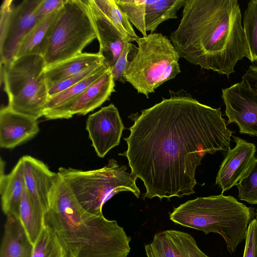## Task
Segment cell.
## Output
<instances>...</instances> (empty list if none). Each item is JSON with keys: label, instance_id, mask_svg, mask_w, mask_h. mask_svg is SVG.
<instances>
[{"label": "cell", "instance_id": "d4e9b609", "mask_svg": "<svg viewBox=\"0 0 257 257\" xmlns=\"http://www.w3.org/2000/svg\"><path fill=\"white\" fill-rule=\"evenodd\" d=\"M32 257H70L56 232L47 225L33 244Z\"/></svg>", "mask_w": 257, "mask_h": 257}, {"label": "cell", "instance_id": "3957f363", "mask_svg": "<svg viewBox=\"0 0 257 257\" xmlns=\"http://www.w3.org/2000/svg\"><path fill=\"white\" fill-rule=\"evenodd\" d=\"M44 221L70 257H127L130 252L131 238L123 227L86 211L58 173Z\"/></svg>", "mask_w": 257, "mask_h": 257}, {"label": "cell", "instance_id": "9a60e30c", "mask_svg": "<svg viewBox=\"0 0 257 257\" xmlns=\"http://www.w3.org/2000/svg\"><path fill=\"white\" fill-rule=\"evenodd\" d=\"M145 250L147 257H209L199 248L192 235L174 229L155 234Z\"/></svg>", "mask_w": 257, "mask_h": 257}, {"label": "cell", "instance_id": "5bb4252c", "mask_svg": "<svg viewBox=\"0 0 257 257\" xmlns=\"http://www.w3.org/2000/svg\"><path fill=\"white\" fill-rule=\"evenodd\" d=\"M26 189L39 210L44 215L49 208L51 194L58 173L52 172L42 161L30 156L21 158Z\"/></svg>", "mask_w": 257, "mask_h": 257}, {"label": "cell", "instance_id": "836d02e7", "mask_svg": "<svg viewBox=\"0 0 257 257\" xmlns=\"http://www.w3.org/2000/svg\"><path fill=\"white\" fill-rule=\"evenodd\" d=\"M180 72L181 70L178 61H172L166 67L162 75L157 82L155 89H157L165 82L175 78Z\"/></svg>", "mask_w": 257, "mask_h": 257}, {"label": "cell", "instance_id": "83f0119b", "mask_svg": "<svg viewBox=\"0 0 257 257\" xmlns=\"http://www.w3.org/2000/svg\"><path fill=\"white\" fill-rule=\"evenodd\" d=\"M129 22L143 35L147 36L145 25L146 0H115Z\"/></svg>", "mask_w": 257, "mask_h": 257}, {"label": "cell", "instance_id": "ac0fdd59", "mask_svg": "<svg viewBox=\"0 0 257 257\" xmlns=\"http://www.w3.org/2000/svg\"><path fill=\"white\" fill-rule=\"evenodd\" d=\"M1 169L0 193L2 208L7 216L19 218V206L26 188L22 159L20 158L12 171L4 174Z\"/></svg>", "mask_w": 257, "mask_h": 257}, {"label": "cell", "instance_id": "cb8c5ba5", "mask_svg": "<svg viewBox=\"0 0 257 257\" xmlns=\"http://www.w3.org/2000/svg\"><path fill=\"white\" fill-rule=\"evenodd\" d=\"M109 68L104 64L98 71L91 75L64 90L48 98L45 106L44 113L62 107L73 101L88 87L101 77Z\"/></svg>", "mask_w": 257, "mask_h": 257}, {"label": "cell", "instance_id": "f1b7e54d", "mask_svg": "<svg viewBox=\"0 0 257 257\" xmlns=\"http://www.w3.org/2000/svg\"><path fill=\"white\" fill-rule=\"evenodd\" d=\"M236 186L240 200L251 204H257V157Z\"/></svg>", "mask_w": 257, "mask_h": 257}, {"label": "cell", "instance_id": "8fae6325", "mask_svg": "<svg viewBox=\"0 0 257 257\" xmlns=\"http://www.w3.org/2000/svg\"><path fill=\"white\" fill-rule=\"evenodd\" d=\"M124 128L118 110L112 103L90 114L86 121L89 138L100 158L119 145Z\"/></svg>", "mask_w": 257, "mask_h": 257}, {"label": "cell", "instance_id": "7c38bea8", "mask_svg": "<svg viewBox=\"0 0 257 257\" xmlns=\"http://www.w3.org/2000/svg\"><path fill=\"white\" fill-rule=\"evenodd\" d=\"M115 81L110 68L69 103L44 113L47 119H68L75 114L86 115L109 99L115 92Z\"/></svg>", "mask_w": 257, "mask_h": 257}, {"label": "cell", "instance_id": "ffe728a7", "mask_svg": "<svg viewBox=\"0 0 257 257\" xmlns=\"http://www.w3.org/2000/svg\"><path fill=\"white\" fill-rule=\"evenodd\" d=\"M0 248V257H32L31 242L19 219L7 216Z\"/></svg>", "mask_w": 257, "mask_h": 257}, {"label": "cell", "instance_id": "6da1fadb", "mask_svg": "<svg viewBox=\"0 0 257 257\" xmlns=\"http://www.w3.org/2000/svg\"><path fill=\"white\" fill-rule=\"evenodd\" d=\"M128 116L125 138L131 173L143 181V199L183 197L195 193L197 167L207 154L227 151L233 132L220 108L200 103L184 89Z\"/></svg>", "mask_w": 257, "mask_h": 257}, {"label": "cell", "instance_id": "1f68e13d", "mask_svg": "<svg viewBox=\"0 0 257 257\" xmlns=\"http://www.w3.org/2000/svg\"><path fill=\"white\" fill-rule=\"evenodd\" d=\"M243 257H257V219L253 218L248 225Z\"/></svg>", "mask_w": 257, "mask_h": 257}, {"label": "cell", "instance_id": "d6986e66", "mask_svg": "<svg viewBox=\"0 0 257 257\" xmlns=\"http://www.w3.org/2000/svg\"><path fill=\"white\" fill-rule=\"evenodd\" d=\"M101 61H104V58L98 52L81 53L68 59L46 66L44 76L48 90L59 82Z\"/></svg>", "mask_w": 257, "mask_h": 257}, {"label": "cell", "instance_id": "ba28073f", "mask_svg": "<svg viewBox=\"0 0 257 257\" xmlns=\"http://www.w3.org/2000/svg\"><path fill=\"white\" fill-rule=\"evenodd\" d=\"M138 46L129 62L123 78L139 93L149 98L167 65L178 61L180 56L170 40L161 33H154L135 41Z\"/></svg>", "mask_w": 257, "mask_h": 257}, {"label": "cell", "instance_id": "30bf717a", "mask_svg": "<svg viewBox=\"0 0 257 257\" xmlns=\"http://www.w3.org/2000/svg\"><path fill=\"white\" fill-rule=\"evenodd\" d=\"M227 123H235L241 134L257 137V92L242 81L222 89Z\"/></svg>", "mask_w": 257, "mask_h": 257}, {"label": "cell", "instance_id": "4dcf8cb0", "mask_svg": "<svg viewBox=\"0 0 257 257\" xmlns=\"http://www.w3.org/2000/svg\"><path fill=\"white\" fill-rule=\"evenodd\" d=\"M133 45L130 42L124 43L123 50L113 67L110 69L114 81L124 83V72L129 63L128 56L133 48Z\"/></svg>", "mask_w": 257, "mask_h": 257}, {"label": "cell", "instance_id": "2e32d148", "mask_svg": "<svg viewBox=\"0 0 257 257\" xmlns=\"http://www.w3.org/2000/svg\"><path fill=\"white\" fill-rule=\"evenodd\" d=\"M99 44L98 53L110 69L119 57L125 42L130 40L97 8L93 0H86Z\"/></svg>", "mask_w": 257, "mask_h": 257}, {"label": "cell", "instance_id": "44dd1931", "mask_svg": "<svg viewBox=\"0 0 257 257\" xmlns=\"http://www.w3.org/2000/svg\"><path fill=\"white\" fill-rule=\"evenodd\" d=\"M58 11L39 21L20 43L15 58L29 55L43 57L49 32Z\"/></svg>", "mask_w": 257, "mask_h": 257}, {"label": "cell", "instance_id": "7402d4cb", "mask_svg": "<svg viewBox=\"0 0 257 257\" xmlns=\"http://www.w3.org/2000/svg\"><path fill=\"white\" fill-rule=\"evenodd\" d=\"M185 0H146V31L154 33L158 26L170 19L177 18V12Z\"/></svg>", "mask_w": 257, "mask_h": 257}, {"label": "cell", "instance_id": "4fadbf2b", "mask_svg": "<svg viewBox=\"0 0 257 257\" xmlns=\"http://www.w3.org/2000/svg\"><path fill=\"white\" fill-rule=\"evenodd\" d=\"M235 146L226 151L216 178V184L225 192L239 182L255 158L256 148L253 143L232 136Z\"/></svg>", "mask_w": 257, "mask_h": 257}, {"label": "cell", "instance_id": "603a6c76", "mask_svg": "<svg viewBox=\"0 0 257 257\" xmlns=\"http://www.w3.org/2000/svg\"><path fill=\"white\" fill-rule=\"evenodd\" d=\"M44 216L25 188L19 206V219L33 244L35 243L45 225Z\"/></svg>", "mask_w": 257, "mask_h": 257}, {"label": "cell", "instance_id": "f546056e", "mask_svg": "<svg viewBox=\"0 0 257 257\" xmlns=\"http://www.w3.org/2000/svg\"><path fill=\"white\" fill-rule=\"evenodd\" d=\"M104 64L103 61L97 62L82 72L54 85L48 90V98L64 90L91 75L98 71Z\"/></svg>", "mask_w": 257, "mask_h": 257}, {"label": "cell", "instance_id": "4316f807", "mask_svg": "<svg viewBox=\"0 0 257 257\" xmlns=\"http://www.w3.org/2000/svg\"><path fill=\"white\" fill-rule=\"evenodd\" d=\"M242 27L250 61H257V0L250 1L242 17Z\"/></svg>", "mask_w": 257, "mask_h": 257}, {"label": "cell", "instance_id": "7a4b0ae2", "mask_svg": "<svg viewBox=\"0 0 257 257\" xmlns=\"http://www.w3.org/2000/svg\"><path fill=\"white\" fill-rule=\"evenodd\" d=\"M182 18L170 35L180 58L227 77L237 62L250 60L237 0H185Z\"/></svg>", "mask_w": 257, "mask_h": 257}, {"label": "cell", "instance_id": "e575fe53", "mask_svg": "<svg viewBox=\"0 0 257 257\" xmlns=\"http://www.w3.org/2000/svg\"><path fill=\"white\" fill-rule=\"evenodd\" d=\"M241 81L251 90L257 92V65H250L242 76Z\"/></svg>", "mask_w": 257, "mask_h": 257}, {"label": "cell", "instance_id": "277c9868", "mask_svg": "<svg viewBox=\"0 0 257 257\" xmlns=\"http://www.w3.org/2000/svg\"><path fill=\"white\" fill-rule=\"evenodd\" d=\"M254 215L252 207L222 193L198 197L181 204L170 213V219L205 234H219L224 239L228 251L233 254L238 245L245 239Z\"/></svg>", "mask_w": 257, "mask_h": 257}, {"label": "cell", "instance_id": "484cf974", "mask_svg": "<svg viewBox=\"0 0 257 257\" xmlns=\"http://www.w3.org/2000/svg\"><path fill=\"white\" fill-rule=\"evenodd\" d=\"M99 10L131 42L135 41L139 37L135 33L125 14L116 4L115 0H93Z\"/></svg>", "mask_w": 257, "mask_h": 257}, {"label": "cell", "instance_id": "9c48e42d", "mask_svg": "<svg viewBox=\"0 0 257 257\" xmlns=\"http://www.w3.org/2000/svg\"><path fill=\"white\" fill-rule=\"evenodd\" d=\"M41 0H24L15 6L4 1L0 11L1 65L12 61L26 36L38 22L34 12Z\"/></svg>", "mask_w": 257, "mask_h": 257}, {"label": "cell", "instance_id": "d6a6232c", "mask_svg": "<svg viewBox=\"0 0 257 257\" xmlns=\"http://www.w3.org/2000/svg\"><path fill=\"white\" fill-rule=\"evenodd\" d=\"M65 0H41L35 10V16L39 22L49 15L59 10Z\"/></svg>", "mask_w": 257, "mask_h": 257}, {"label": "cell", "instance_id": "52a82bcc", "mask_svg": "<svg viewBox=\"0 0 257 257\" xmlns=\"http://www.w3.org/2000/svg\"><path fill=\"white\" fill-rule=\"evenodd\" d=\"M96 38L86 0H65L49 32L43 55L46 66L82 53Z\"/></svg>", "mask_w": 257, "mask_h": 257}, {"label": "cell", "instance_id": "5b68a950", "mask_svg": "<svg viewBox=\"0 0 257 257\" xmlns=\"http://www.w3.org/2000/svg\"><path fill=\"white\" fill-rule=\"evenodd\" d=\"M127 169L126 166H120L111 159L98 169L82 171L61 167L58 173L86 211L101 215L104 204L119 192L129 191L140 197L136 183L138 177Z\"/></svg>", "mask_w": 257, "mask_h": 257}, {"label": "cell", "instance_id": "e0dca14e", "mask_svg": "<svg viewBox=\"0 0 257 257\" xmlns=\"http://www.w3.org/2000/svg\"><path fill=\"white\" fill-rule=\"evenodd\" d=\"M38 119L11 109L0 110V146L11 149L34 137L39 132Z\"/></svg>", "mask_w": 257, "mask_h": 257}, {"label": "cell", "instance_id": "d590c367", "mask_svg": "<svg viewBox=\"0 0 257 257\" xmlns=\"http://www.w3.org/2000/svg\"><path fill=\"white\" fill-rule=\"evenodd\" d=\"M256 219H257V209H256Z\"/></svg>", "mask_w": 257, "mask_h": 257}, {"label": "cell", "instance_id": "8992f818", "mask_svg": "<svg viewBox=\"0 0 257 257\" xmlns=\"http://www.w3.org/2000/svg\"><path fill=\"white\" fill-rule=\"evenodd\" d=\"M42 56L29 55L14 58L1 65V82L13 110L36 119L43 116L48 99Z\"/></svg>", "mask_w": 257, "mask_h": 257}]
</instances>
